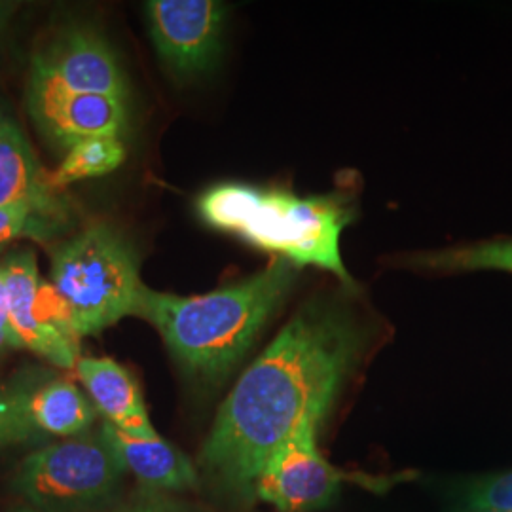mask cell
<instances>
[{"instance_id":"7","label":"cell","mask_w":512,"mask_h":512,"mask_svg":"<svg viewBox=\"0 0 512 512\" xmlns=\"http://www.w3.org/2000/svg\"><path fill=\"white\" fill-rule=\"evenodd\" d=\"M25 103L42 137L65 152L86 139H124L128 133L129 101L71 92L35 65L29 67Z\"/></svg>"},{"instance_id":"18","label":"cell","mask_w":512,"mask_h":512,"mask_svg":"<svg viewBox=\"0 0 512 512\" xmlns=\"http://www.w3.org/2000/svg\"><path fill=\"white\" fill-rule=\"evenodd\" d=\"M469 501L475 511H512V473L478 484L469 495Z\"/></svg>"},{"instance_id":"16","label":"cell","mask_w":512,"mask_h":512,"mask_svg":"<svg viewBox=\"0 0 512 512\" xmlns=\"http://www.w3.org/2000/svg\"><path fill=\"white\" fill-rule=\"evenodd\" d=\"M126 162L124 139L99 137L76 143L67 150L63 164L57 171L48 175V184L52 190L63 188L67 184L78 183L84 179L109 175L114 169Z\"/></svg>"},{"instance_id":"12","label":"cell","mask_w":512,"mask_h":512,"mask_svg":"<svg viewBox=\"0 0 512 512\" xmlns=\"http://www.w3.org/2000/svg\"><path fill=\"white\" fill-rule=\"evenodd\" d=\"M101 431L126 471L150 492H186L198 488L200 476L194 463L162 437L133 439L107 421L101 423Z\"/></svg>"},{"instance_id":"4","label":"cell","mask_w":512,"mask_h":512,"mask_svg":"<svg viewBox=\"0 0 512 512\" xmlns=\"http://www.w3.org/2000/svg\"><path fill=\"white\" fill-rule=\"evenodd\" d=\"M50 281L71 311L74 334L95 336L139 311L141 256L114 224L99 220L52 247Z\"/></svg>"},{"instance_id":"15","label":"cell","mask_w":512,"mask_h":512,"mask_svg":"<svg viewBox=\"0 0 512 512\" xmlns=\"http://www.w3.org/2000/svg\"><path fill=\"white\" fill-rule=\"evenodd\" d=\"M408 266L437 272L499 270L512 274V238L486 239L452 249L418 253L408 258Z\"/></svg>"},{"instance_id":"1","label":"cell","mask_w":512,"mask_h":512,"mask_svg":"<svg viewBox=\"0 0 512 512\" xmlns=\"http://www.w3.org/2000/svg\"><path fill=\"white\" fill-rule=\"evenodd\" d=\"M366 338V323L348 296H313L220 406L203 442L205 475L224 492L253 499L258 476L296 427L327 418Z\"/></svg>"},{"instance_id":"23","label":"cell","mask_w":512,"mask_h":512,"mask_svg":"<svg viewBox=\"0 0 512 512\" xmlns=\"http://www.w3.org/2000/svg\"><path fill=\"white\" fill-rule=\"evenodd\" d=\"M8 512H42L35 509V507H31V505H27V503H21L18 507H14V509H10Z\"/></svg>"},{"instance_id":"2","label":"cell","mask_w":512,"mask_h":512,"mask_svg":"<svg viewBox=\"0 0 512 512\" xmlns=\"http://www.w3.org/2000/svg\"><path fill=\"white\" fill-rule=\"evenodd\" d=\"M298 277L300 268L275 258L262 272L213 293L179 296L145 287L137 317L160 332L171 357L192 382L217 387L283 308Z\"/></svg>"},{"instance_id":"17","label":"cell","mask_w":512,"mask_h":512,"mask_svg":"<svg viewBox=\"0 0 512 512\" xmlns=\"http://www.w3.org/2000/svg\"><path fill=\"white\" fill-rule=\"evenodd\" d=\"M37 382H0V452L46 439L29 416V397Z\"/></svg>"},{"instance_id":"5","label":"cell","mask_w":512,"mask_h":512,"mask_svg":"<svg viewBox=\"0 0 512 512\" xmlns=\"http://www.w3.org/2000/svg\"><path fill=\"white\" fill-rule=\"evenodd\" d=\"M126 473L99 427L27 454L12 490L42 512H101L114 503Z\"/></svg>"},{"instance_id":"24","label":"cell","mask_w":512,"mask_h":512,"mask_svg":"<svg viewBox=\"0 0 512 512\" xmlns=\"http://www.w3.org/2000/svg\"><path fill=\"white\" fill-rule=\"evenodd\" d=\"M8 348H12V346H10V342H8V340H4V338H0V353H2L4 349Z\"/></svg>"},{"instance_id":"8","label":"cell","mask_w":512,"mask_h":512,"mask_svg":"<svg viewBox=\"0 0 512 512\" xmlns=\"http://www.w3.org/2000/svg\"><path fill=\"white\" fill-rule=\"evenodd\" d=\"M321 423L302 421L255 484V497L281 512H315L327 507L344 482L353 476L330 465L317 450Z\"/></svg>"},{"instance_id":"14","label":"cell","mask_w":512,"mask_h":512,"mask_svg":"<svg viewBox=\"0 0 512 512\" xmlns=\"http://www.w3.org/2000/svg\"><path fill=\"white\" fill-rule=\"evenodd\" d=\"M29 416L44 437L71 439L92 431L99 412L78 385L57 378L35 384L29 397Z\"/></svg>"},{"instance_id":"19","label":"cell","mask_w":512,"mask_h":512,"mask_svg":"<svg viewBox=\"0 0 512 512\" xmlns=\"http://www.w3.org/2000/svg\"><path fill=\"white\" fill-rule=\"evenodd\" d=\"M40 222H44V217L33 203L0 207V241L35 232Z\"/></svg>"},{"instance_id":"9","label":"cell","mask_w":512,"mask_h":512,"mask_svg":"<svg viewBox=\"0 0 512 512\" xmlns=\"http://www.w3.org/2000/svg\"><path fill=\"white\" fill-rule=\"evenodd\" d=\"M31 65L71 92L131 99V86L109 40L88 23H69L38 48Z\"/></svg>"},{"instance_id":"11","label":"cell","mask_w":512,"mask_h":512,"mask_svg":"<svg viewBox=\"0 0 512 512\" xmlns=\"http://www.w3.org/2000/svg\"><path fill=\"white\" fill-rule=\"evenodd\" d=\"M74 370L95 410L107 423L133 439L160 437L150 421L139 385L124 366L110 357H80Z\"/></svg>"},{"instance_id":"22","label":"cell","mask_w":512,"mask_h":512,"mask_svg":"<svg viewBox=\"0 0 512 512\" xmlns=\"http://www.w3.org/2000/svg\"><path fill=\"white\" fill-rule=\"evenodd\" d=\"M19 4L18 2H10V0H0V44L6 37L10 25H12V19L18 14Z\"/></svg>"},{"instance_id":"3","label":"cell","mask_w":512,"mask_h":512,"mask_svg":"<svg viewBox=\"0 0 512 512\" xmlns=\"http://www.w3.org/2000/svg\"><path fill=\"white\" fill-rule=\"evenodd\" d=\"M196 207L205 224L232 232L296 268L327 270L353 287L340 255V236L351 215L336 196L300 198L281 188L224 183L205 190Z\"/></svg>"},{"instance_id":"20","label":"cell","mask_w":512,"mask_h":512,"mask_svg":"<svg viewBox=\"0 0 512 512\" xmlns=\"http://www.w3.org/2000/svg\"><path fill=\"white\" fill-rule=\"evenodd\" d=\"M101 512H179V509L164 497L148 490L145 494L135 495L128 501L112 503Z\"/></svg>"},{"instance_id":"25","label":"cell","mask_w":512,"mask_h":512,"mask_svg":"<svg viewBox=\"0 0 512 512\" xmlns=\"http://www.w3.org/2000/svg\"><path fill=\"white\" fill-rule=\"evenodd\" d=\"M475 512H512V511H497V509H488V511H475Z\"/></svg>"},{"instance_id":"13","label":"cell","mask_w":512,"mask_h":512,"mask_svg":"<svg viewBox=\"0 0 512 512\" xmlns=\"http://www.w3.org/2000/svg\"><path fill=\"white\" fill-rule=\"evenodd\" d=\"M16 203H33L44 219L61 209L25 133L0 110V207Z\"/></svg>"},{"instance_id":"21","label":"cell","mask_w":512,"mask_h":512,"mask_svg":"<svg viewBox=\"0 0 512 512\" xmlns=\"http://www.w3.org/2000/svg\"><path fill=\"white\" fill-rule=\"evenodd\" d=\"M0 338L8 340L10 346L16 349L12 332H10V321H8V291H6V279L0 268Z\"/></svg>"},{"instance_id":"6","label":"cell","mask_w":512,"mask_h":512,"mask_svg":"<svg viewBox=\"0 0 512 512\" xmlns=\"http://www.w3.org/2000/svg\"><path fill=\"white\" fill-rule=\"evenodd\" d=\"M228 6L217 0H150L148 33L165 71L181 84L213 73L224 52Z\"/></svg>"},{"instance_id":"10","label":"cell","mask_w":512,"mask_h":512,"mask_svg":"<svg viewBox=\"0 0 512 512\" xmlns=\"http://www.w3.org/2000/svg\"><path fill=\"white\" fill-rule=\"evenodd\" d=\"M8 291V321L16 349H31L52 365L74 370L78 363V340L61 330L44 329L35 317L40 275L37 256L29 249L8 256L0 266Z\"/></svg>"}]
</instances>
